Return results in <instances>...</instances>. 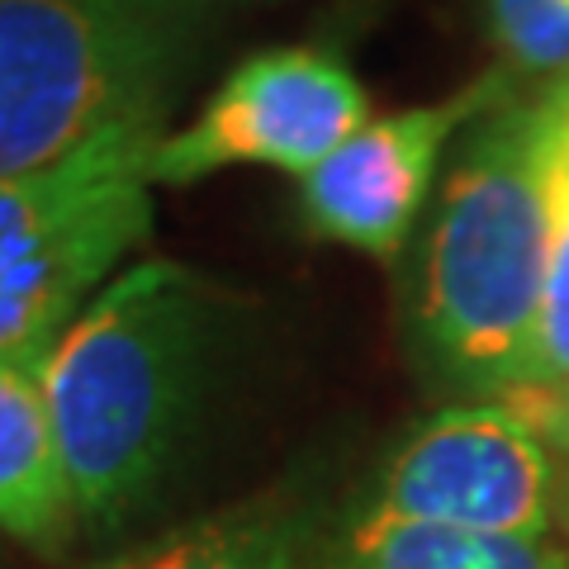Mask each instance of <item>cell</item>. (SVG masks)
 Returning <instances> with one entry per match:
<instances>
[{"instance_id":"1","label":"cell","mask_w":569,"mask_h":569,"mask_svg":"<svg viewBox=\"0 0 569 569\" xmlns=\"http://www.w3.org/2000/svg\"><path fill=\"white\" fill-rule=\"evenodd\" d=\"M247 305L186 261H129L43 356V395L81 512L114 546L190 470L238 361Z\"/></svg>"},{"instance_id":"2","label":"cell","mask_w":569,"mask_h":569,"mask_svg":"<svg viewBox=\"0 0 569 569\" xmlns=\"http://www.w3.org/2000/svg\"><path fill=\"white\" fill-rule=\"evenodd\" d=\"M550 257V81L518 86L460 133L399 261V337L441 403L508 399L537 342Z\"/></svg>"},{"instance_id":"3","label":"cell","mask_w":569,"mask_h":569,"mask_svg":"<svg viewBox=\"0 0 569 569\" xmlns=\"http://www.w3.org/2000/svg\"><path fill=\"white\" fill-rule=\"evenodd\" d=\"M209 20L148 0H0V176L58 167L129 123H171Z\"/></svg>"},{"instance_id":"4","label":"cell","mask_w":569,"mask_h":569,"mask_svg":"<svg viewBox=\"0 0 569 569\" xmlns=\"http://www.w3.org/2000/svg\"><path fill=\"white\" fill-rule=\"evenodd\" d=\"M129 123L58 167L0 176V361H43L77 313L152 238V148Z\"/></svg>"},{"instance_id":"5","label":"cell","mask_w":569,"mask_h":569,"mask_svg":"<svg viewBox=\"0 0 569 569\" xmlns=\"http://www.w3.org/2000/svg\"><path fill=\"white\" fill-rule=\"evenodd\" d=\"M356 503L479 537L569 541V456L503 399L437 403L376 460Z\"/></svg>"},{"instance_id":"6","label":"cell","mask_w":569,"mask_h":569,"mask_svg":"<svg viewBox=\"0 0 569 569\" xmlns=\"http://www.w3.org/2000/svg\"><path fill=\"white\" fill-rule=\"evenodd\" d=\"M370 119V91L342 52L323 43L261 48L213 86L190 123L157 138L148 176L167 190L233 167H271L305 181Z\"/></svg>"},{"instance_id":"7","label":"cell","mask_w":569,"mask_h":569,"mask_svg":"<svg viewBox=\"0 0 569 569\" xmlns=\"http://www.w3.org/2000/svg\"><path fill=\"white\" fill-rule=\"evenodd\" d=\"M522 86L503 62L460 91L370 119L299 181L295 219L309 238L399 266L432 209L460 133Z\"/></svg>"},{"instance_id":"8","label":"cell","mask_w":569,"mask_h":569,"mask_svg":"<svg viewBox=\"0 0 569 569\" xmlns=\"http://www.w3.org/2000/svg\"><path fill=\"white\" fill-rule=\"evenodd\" d=\"M323 527L313 479H280L204 518L123 541L81 569H313Z\"/></svg>"},{"instance_id":"9","label":"cell","mask_w":569,"mask_h":569,"mask_svg":"<svg viewBox=\"0 0 569 569\" xmlns=\"http://www.w3.org/2000/svg\"><path fill=\"white\" fill-rule=\"evenodd\" d=\"M0 537L43 560H62L81 541L43 361H0Z\"/></svg>"},{"instance_id":"10","label":"cell","mask_w":569,"mask_h":569,"mask_svg":"<svg viewBox=\"0 0 569 569\" xmlns=\"http://www.w3.org/2000/svg\"><path fill=\"white\" fill-rule=\"evenodd\" d=\"M313 569H569V541L479 537L351 503L328 518Z\"/></svg>"},{"instance_id":"11","label":"cell","mask_w":569,"mask_h":569,"mask_svg":"<svg viewBox=\"0 0 569 569\" xmlns=\"http://www.w3.org/2000/svg\"><path fill=\"white\" fill-rule=\"evenodd\" d=\"M541 427L569 456V209L556 213V257H550L546 305L531 342V361L522 370L518 389L503 399Z\"/></svg>"},{"instance_id":"12","label":"cell","mask_w":569,"mask_h":569,"mask_svg":"<svg viewBox=\"0 0 569 569\" xmlns=\"http://www.w3.org/2000/svg\"><path fill=\"white\" fill-rule=\"evenodd\" d=\"M485 29L522 81L569 77V0H485Z\"/></svg>"},{"instance_id":"13","label":"cell","mask_w":569,"mask_h":569,"mask_svg":"<svg viewBox=\"0 0 569 569\" xmlns=\"http://www.w3.org/2000/svg\"><path fill=\"white\" fill-rule=\"evenodd\" d=\"M157 10H171V14H194V20H209L219 10H233V6H257V0H148Z\"/></svg>"}]
</instances>
